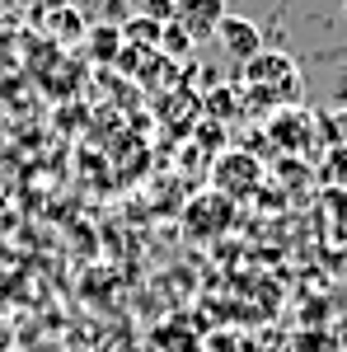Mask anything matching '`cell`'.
<instances>
[{
	"label": "cell",
	"mask_w": 347,
	"mask_h": 352,
	"mask_svg": "<svg viewBox=\"0 0 347 352\" xmlns=\"http://www.w3.org/2000/svg\"><path fill=\"white\" fill-rule=\"evenodd\" d=\"M212 38L221 43V52L230 56V61H240V66L263 52V33H258V24H254V19H244V14H225V19L216 24Z\"/></svg>",
	"instance_id": "6da1fadb"
},
{
	"label": "cell",
	"mask_w": 347,
	"mask_h": 352,
	"mask_svg": "<svg viewBox=\"0 0 347 352\" xmlns=\"http://www.w3.org/2000/svg\"><path fill=\"white\" fill-rule=\"evenodd\" d=\"M117 33H122V43L132 38V43L150 47V52H155V43H160V24H155V19H141V14H132L127 24H117Z\"/></svg>",
	"instance_id": "8992f818"
},
{
	"label": "cell",
	"mask_w": 347,
	"mask_h": 352,
	"mask_svg": "<svg viewBox=\"0 0 347 352\" xmlns=\"http://www.w3.org/2000/svg\"><path fill=\"white\" fill-rule=\"evenodd\" d=\"M225 14H230L225 0H174V24L183 28L192 43H207Z\"/></svg>",
	"instance_id": "7a4b0ae2"
},
{
	"label": "cell",
	"mask_w": 347,
	"mask_h": 352,
	"mask_svg": "<svg viewBox=\"0 0 347 352\" xmlns=\"http://www.w3.org/2000/svg\"><path fill=\"white\" fill-rule=\"evenodd\" d=\"M89 52H94V61L113 66L117 52H122V33H117V24H99L94 28V33H89Z\"/></svg>",
	"instance_id": "5b68a950"
},
{
	"label": "cell",
	"mask_w": 347,
	"mask_h": 352,
	"mask_svg": "<svg viewBox=\"0 0 347 352\" xmlns=\"http://www.w3.org/2000/svg\"><path fill=\"white\" fill-rule=\"evenodd\" d=\"M155 52H164V56H188V52H192V38H188L183 28L169 19V24H160V43H155Z\"/></svg>",
	"instance_id": "52a82bcc"
},
{
	"label": "cell",
	"mask_w": 347,
	"mask_h": 352,
	"mask_svg": "<svg viewBox=\"0 0 347 352\" xmlns=\"http://www.w3.org/2000/svg\"><path fill=\"white\" fill-rule=\"evenodd\" d=\"M14 5H43V0H14Z\"/></svg>",
	"instance_id": "30bf717a"
},
{
	"label": "cell",
	"mask_w": 347,
	"mask_h": 352,
	"mask_svg": "<svg viewBox=\"0 0 347 352\" xmlns=\"http://www.w3.org/2000/svg\"><path fill=\"white\" fill-rule=\"evenodd\" d=\"M132 14L155 19V24H169L174 19V0H132Z\"/></svg>",
	"instance_id": "ba28073f"
},
{
	"label": "cell",
	"mask_w": 347,
	"mask_h": 352,
	"mask_svg": "<svg viewBox=\"0 0 347 352\" xmlns=\"http://www.w3.org/2000/svg\"><path fill=\"white\" fill-rule=\"evenodd\" d=\"M52 14H47V33L52 38H61V43H76L85 33V19H80V10H71V5H61V0H43Z\"/></svg>",
	"instance_id": "277c9868"
},
{
	"label": "cell",
	"mask_w": 347,
	"mask_h": 352,
	"mask_svg": "<svg viewBox=\"0 0 347 352\" xmlns=\"http://www.w3.org/2000/svg\"><path fill=\"white\" fill-rule=\"evenodd\" d=\"M328 179H333V184H347V151H333V160H328Z\"/></svg>",
	"instance_id": "9c48e42d"
},
{
	"label": "cell",
	"mask_w": 347,
	"mask_h": 352,
	"mask_svg": "<svg viewBox=\"0 0 347 352\" xmlns=\"http://www.w3.org/2000/svg\"><path fill=\"white\" fill-rule=\"evenodd\" d=\"M258 179H263V169H258L254 155L230 151V155L216 160V192H221V197H244V192L258 188Z\"/></svg>",
	"instance_id": "3957f363"
}]
</instances>
